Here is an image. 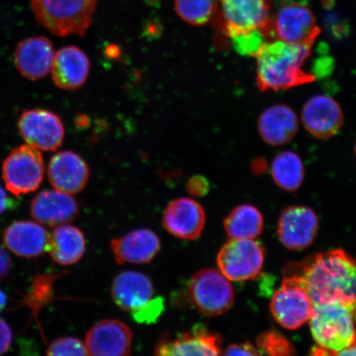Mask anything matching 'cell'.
<instances>
[{"label": "cell", "instance_id": "obj_10", "mask_svg": "<svg viewBox=\"0 0 356 356\" xmlns=\"http://www.w3.org/2000/svg\"><path fill=\"white\" fill-rule=\"evenodd\" d=\"M17 127L26 144L40 151H55L65 138L61 119L52 111L30 109L22 111Z\"/></svg>", "mask_w": 356, "mask_h": 356}, {"label": "cell", "instance_id": "obj_30", "mask_svg": "<svg viewBox=\"0 0 356 356\" xmlns=\"http://www.w3.org/2000/svg\"><path fill=\"white\" fill-rule=\"evenodd\" d=\"M58 275H44L35 280L26 302L34 311L41 309L53 298V283Z\"/></svg>", "mask_w": 356, "mask_h": 356}, {"label": "cell", "instance_id": "obj_36", "mask_svg": "<svg viewBox=\"0 0 356 356\" xmlns=\"http://www.w3.org/2000/svg\"><path fill=\"white\" fill-rule=\"evenodd\" d=\"M311 356H356V340L353 345L339 351H332L322 348V347H315L311 351Z\"/></svg>", "mask_w": 356, "mask_h": 356}, {"label": "cell", "instance_id": "obj_8", "mask_svg": "<svg viewBox=\"0 0 356 356\" xmlns=\"http://www.w3.org/2000/svg\"><path fill=\"white\" fill-rule=\"evenodd\" d=\"M321 30L310 8L298 3L280 6L271 16L268 41L279 40L291 44L314 43Z\"/></svg>", "mask_w": 356, "mask_h": 356}, {"label": "cell", "instance_id": "obj_31", "mask_svg": "<svg viewBox=\"0 0 356 356\" xmlns=\"http://www.w3.org/2000/svg\"><path fill=\"white\" fill-rule=\"evenodd\" d=\"M232 40L233 46L239 54L256 57L267 42L260 31L238 35Z\"/></svg>", "mask_w": 356, "mask_h": 356}, {"label": "cell", "instance_id": "obj_14", "mask_svg": "<svg viewBox=\"0 0 356 356\" xmlns=\"http://www.w3.org/2000/svg\"><path fill=\"white\" fill-rule=\"evenodd\" d=\"M318 228L317 215L310 208L288 207L279 217L278 237L289 250H302L314 242Z\"/></svg>", "mask_w": 356, "mask_h": 356}, {"label": "cell", "instance_id": "obj_41", "mask_svg": "<svg viewBox=\"0 0 356 356\" xmlns=\"http://www.w3.org/2000/svg\"><path fill=\"white\" fill-rule=\"evenodd\" d=\"M355 155H356V142H355Z\"/></svg>", "mask_w": 356, "mask_h": 356}, {"label": "cell", "instance_id": "obj_17", "mask_svg": "<svg viewBox=\"0 0 356 356\" xmlns=\"http://www.w3.org/2000/svg\"><path fill=\"white\" fill-rule=\"evenodd\" d=\"M47 176L53 188L74 195L86 188L90 172L81 156L72 151L53 155L48 163Z\"/></svg>", "mask_w": 356, "mask_h": 356}, {"label": "cell", "instance_id": "obj_3", "mask_svg": "<svg viewBox=\"0 0 356 356\" xmlns=\"http://www.w3.org/2000/svg\"><path fill=\"white\" fill-rule=\"evenodd\" d=\"M99 0H31L35 19L59 37H83L90 28Z\"/></svg>", "mask_w": 356, "mask_h": 356}, {"label": "cell", "instance_id": "obj_16", "mask_svg": "<svg viewBox=\"0 0 356 356\" xmlns=\"http://www.w3.org/2000/svg\"><path fill=\"white\" fill-rule=\"evenodd\" d=\"M163 228L175 237L194 240L200 237L206 224V213L193 199L178 198L168 204L164 211Z\"/></svg>", "mask_w": 356, "mask_h": 356}, {"label": "cell", "instance_id": "obj_34", "mask_svg": "<svg viewBox=\"0 0 356 356\" xmlns=\"http://www.w3.org/2000/svg\"><path fill=\"white\" fill-rule=\"evenodd\" d=\"M222 356H264L250 343L234 344L227 347Z\"/></svg>", "mask_w": 356, "mask_h": 356}, {"label": "cell", "instance_id": "obj_18", "mask_svg": "<svg viewBox=\"0 0 356 356\" xmlns=\"http://www.w3.org/2000/svg\"><path fill=\"white\" fill-rule=\"evenodd\" d=\"M55 55L54 47L47 38H26L17 44L15 64L22 76L37 81L51 72Z\"/></svg>", "mask_w": 356, "mask_h": 356}, {"label": "cell", "instance_id": "obj_25", "mask_svg": "<svg viewBox=\"0 0 356 356\" xmlns=\"http://www.w3.org/2000/svg\"><path fill=\"white\" fill-rule=\"evenodd\" d=\"M86 251V238L77 227L56 226L50 234L47 252L58 264L70 266L77 264Z\"/></svg>", "mask_w": 356, "mask_h": 356}, {"label": "cell", "instance_id": "obj_15", "mask_svg": "<svg viewBox=\"0 0 356 356\" xmlns=\"http://www.w3.org/2000/svg\"><path fill=\"white\" fill-rule=\"evenodd\" d=\"M301 119L307 131L321 140L336 136L344 121L340 105L331 97L321 95L305 102Z\"/></svg>", "mask_w": 356, "mask_h": 356}, {"label": "cell", "instance_id": "obj_20", "mask_svg": "<svg viewBox=\"0 0 356 356\" xmlns=\"http://www.w3.org/2000/svg\"><path fill=\"white\" fill-rule=\"evenodd\" d=\"M111 248L119 265L146 264L158 254L161 242L154 231L139 229L111 240Z\"/></svg>", "mask_w": 356, "mask_h": 356}, {"label": "cell", "instance_id": "obj_39", "mask_svg": "<svg viewBox=\"0 0 356 356\" xmlns=\"http://www.w3.org/2000/svg\"><path fill=\"white\" fill-rule=\"evenodd\" d=\"M15 204L13 199L8 195L6 191L0 186V216L10 210Z\"/></svg>", "mask_w": 356, "mask_h": 356}, {"label": "cell", "instance_id": "obj_28", "mask_svg": "<svg viewBox=\"0 0 356 356\" xmlns=\"http://www.w3.org/2000/svg\"><path fill=\"white\" fill-rule=\"evenodd\" d=\"M175 10L181 19L193 26L208 24L216 15L217 0H175Z\"/></svg>", "mask_w": 356, "mask_h": 356}, {"label": "cell", "instance_id": "obj_35", "mask_svg": "<svg viewBox=\"0 0 356 356\" xmlns=\"http://www.w3.org/2000/svg\"><path fill=\"white\" fill-rule=\"evenodd\" d=\"M209 188L210 186L208 181L202 176L191 177L186 185V189L193 197H203L208 193Z\"/></svg>", "mask_w": 356, "mask_h": 356}, {"label": "cell", "instance_id": "obj_2", "mask_svg": "<svg viewBox=\"0 0 356 356\" xmlns=\"http://www.w3.org/2000/svg\"><path fill=\"white\" fill-rule=\"evenodd\" d=\"M313 44L266 42L256 56L257 82L261 90H280L313 82L314 75L302 70Z\"/></svg>", "mask_w": 356, "mask_h": 356}, {"label": "cell", "instance_id": "obj_1", "mask_svg": "<svg viewBox=\"0 0 356 356\" xmlns=\"http://www.w3.org/2000/svg\"><path fill=\"white\" fill-rule=\"evenodd\" d=\"M284 278L304 289L313 305L345 306L356 320V261L345 251L318 253L289 266Z\"/></svg>", "mask_w": 356, "mask_h": 356}, {"label": "cell", "instance_id": "obj_11", "mask_svg": "<svg viewBox=\"0 0 356 356\" xmlns=\"http://www.w3.org/2000/svg\"><path fill=\"white\" fill-rule=\"evenodd\" d=\"M218 334L198 324L186 332L164 334L156 345L154 356H222Z\"/></svg>", "mask_w": 356, "mask_h": 356}, {"label": "cell", "instance_id": "obj_6", "mask_svg": "<svg viewBox=\"0 0 356 356\" xmlns=\"http://www.w3.org/2000/svg\"><path fill=\"white\" fill-rule=\"evenodd\" d=\"M44 175V163L41 151L28 144L16 147L3 163L4 184L17 197L37 191Z\"/></svg>", "mask_w": 356, "mask_h": 356}, {"label": "cell", "instance_id": "obj_32", "mask_svg": "<svg viewBox=\"0 0 356 356\" xmlns=\"http://www.w3.org/2000/svg\"><path fill=\"white\" fill-rule=\"evenodd\" d=\"M47 356H88L86 347L74 337H60L49 346Z\"/></svg>", "mask_w": 356, "mask_h": 356}, {"label": "cell", "instance_id": "obj_7", "mask_svg": "<svg viewBox=\"0 0 356 356\" xmlns=\"http://www.w3.org/2000/svg\"><path fill=\"white\" fill-rule=\"evenodd\" d=\"M188 291L195 308L210 317L224 314L234 301V289L228 280L211 268L195 273L190 280Z\"/></svg>", "mask_w": 356, "mask_h": 356}, {"label": "cell", "instance_id": "obj_4", "mask_svg": "<svg viewBox=\"0 0 356 356\" xmlns=\"http://www.w3.org/2000/svg\"><path fill=\"white\" fill-rule=\"evenodd\" d=\"M353 312L341 305H314L309 324L312 335L319 347L339 351L356 340Z\"/></svg>", "mask_w": 356, "mask_h": 356}, {"label": "cell", "instance_id": "obj_5", "mask_svg": "<svg viewBox=\"0 0 356 356\" xmlns=\"http://www.w3.org/2000/svg\"><path fill=\"white\" fill-rule=\"evenodd\" d=\"M219 26L226 37L260 31L267 41L270 24L269 0H217Z\"/></svg>", "mask_w": 356, "mask_h": 356}, {"label": "cell", "instance_id": "obj_40", "mask_svg": "<svg viewBox=\"0 0 356 356\" xmlns=\"http://www.w3.org/2000/svg\"><path fill=\"white\" fill-rule=\"evenodd\" d=\"M7 304V296L0 289V312L3 310Z\"/></svg>", "mask_w": 356, "mask_h": 356}, {"label": "cell", "instance_id": "obj_37", "mask_svg": "<svg viewBox=\"0 0 356 356\" xmlns=\"http://www.w3.org/2000/svg\"><path fill=\"white\" fill-rule=\"evenodd\" d=\"M13 333L8 324L0 318V356L6 353L12 343Z\"/></svg>", "mask_w": 356, "mask_h": 356}, {"label": "cell", "instance_id": "obj_29", "mask_svg": "<svg viewBox=\"0 0 356 356\" xmlns=\"http://www.w3.org/2000/svg\"><path fill=\"white\" fill-rule=\"evenodd\" d=\"M257 345L268 356H293L295 349L282 334L270 331L257 338Z\"/></svg>", "mask_w": 356, "mask_h": 356}, {"label": "cell", "instance_id": "obj_33", "mask_svg": "<svg viewBox=\"0 0 356 356\" xmlns=\"http://www.w3.org/2000/svg\"><path fill=\"white\" fill-rule=\"evenodd\" d=\"M164 308V300L162 297H158L151 300L141 309L132 312L131 315L138 323H155L163 314Z\"/></svg>", "mask_w": 356, "mask_h": 356}, {"label": "cell", "instance_id": "obj_21", "mask_svg": "<svg viewBox=\"0 0 356 356\" xmlns=\"http://www.w3.org/2000/svg\"><path fill=\"white\" fill-rule=\"evenodd\" d=\"M154 284L148 277L137 271H123L111 284L115 304L126 312H135L152 300Z\"/></svg>", "mask_w": 356, "mask_h": 356}, {"label": "cell", "instance_id": "obj_38", "mask_svg": "<svg viewBox=\"0 0 356 356\" xmlns=\"http://www.w3.org/2000/svg\"><path fill=\"white\" fill-rule=\"evenodd\" d=\"M11 269V258L8 252L0 246V282L6 279Z\"/></svg>", "mask_w": 356, "mask_h": 356}, {"label": "cell", "instance_id": "obj_13", "mask_svg": "<svg viewBox=\"0 0 356 356\" xmlns=\"http://www.w3.org/2000/svg\"><path fill=\"white\" fill-rule=\"evenodd\" d=\"M131 328L118 319L102 320L89 329L86 338L88 356H130Z\"/></svg>", "mask_w": 356, "mask_h": 356}, {"label": "cell", "instance_id": "obj_27", "mask_svg": "<svg viewBox=\"0 0 356 356\" xmlns=\"http://www.w3.org/2000/svg\"><path fill=\"white\" fill-rule=\"evenodd\" d=\"M270 173L280 188L292 193L299 189L304 181V163L296 153L283 151L271 163Z\"/></svg>", "mask_w": 356, "mask_h": 356}, {"label": "cell", "instance_id": "obj_26", "mask_svg": "<svg viewBox=\"0 0 356 356\" xmlns=\"http://www.w3.org/2000/svg\"><path fill=\"white\" fill-rule=\"evenodd\" d=\"M224 227L230 238L254 239L264 230V216L252 204H241L226 216Z\"/></svg>", "mask_w": 356, "mask_h": 356}, {"label": "cell", "instance_id": "obj_23", "mask_svg": "<svg viewBox=\"0 0 356 356\" xmlns=\"http://www.w3.org/2000/svg\"><path fill=\"white\" fill-rule=\"evenodd\" d=\"M90 63L86 53L77 47L61 48L56 53L51 74L53 81L64 90H74L87 81Z\"/></svg>", "mask_w": 356, "mask_h": 356}, {"label": "cell", "instance_id": "obj_9", "mask_svg": "<svg viewBox=\"0 0 356 356\" xmlns=\"http://www.w3.org/2000/svg\"><path fill=\"white\" fill-rule=\"evenodd\" d=\"M264 261V248L253 239L230 238L217 256L220 273L233 282L255 278Z\"/></svg>", "mask_w": 356, "mask_h": 356}, {"label": "cell", "instance_id": "obj_19", "mask_svg": "<svg viewBox=\"0 0 356 356\" xmlns=\"http://www.w3.org/2000/svg\"><path fill=\"white\" fill-rule=\"evenodd\" d=\"M31 215L40 224L56 227L73 221L79 206L72 195L58 190H44L32 200Z\"/></svg>", "mask_w": 356, "mask_h": 356}, {"label": "cell", "instance_id": "obj_24", "mask_svg": "<svg viewBox=\"0 0 356 356\" xmlns=\"http://www.w3.org/2000/svg\"><path fill=\"white\" fill-rule=\"evenodd\" d=\"M257 127L266 144L280 146L289 143L296 136L299 122L295 111L289 106L277 104L261 114Z\"/></svg>", "mask_w": 356, "mask_h": 356}, {"label": "cell", "instance_id": "obj_12", "mask_svg": "<svg viewBox=\"0 0 356 356\" xmlns=\"http://www.w3.org/2000/svg\"><path fill=\"white\" fill-rule=\"evenodd\" d=\"M313 305L304 289L292 280L284 278L282 287L271 299L270 312L280 326L296 330L309 321Z\"/></svg>", "mask_w": 356, "mask_h": 356}, {"label": "cell", "instance_id": "obj_22", "mask_svg": "<svg viewBox=\"0 0 356 356\" xmlns=\"http://www.w3.org/2000/svg\"><path fill=\"white\" fill-rule=\"evenodd\" d=\"M3 239L6 246L17 256L32 258L47 251L50 234L38 222L17 220L4 231Z\"/></svg>", "mask_w": 356, "mask_h": 356}]
</instances>
